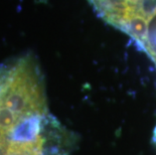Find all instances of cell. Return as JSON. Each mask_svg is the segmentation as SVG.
<instances>
[{
	"mask_svg": "<svg viewBox=\"0 0 156 155\" xmlns=\"http://www.w3.org/2000/svg\"><path fill=\"white\" fill-rule=\"evenodd\" d=\"M136 1H138V2H143V1H145V0H136Z\"/></svg>",
	"mask_w": 156,
	"mask_h": 155,
	"instance_id": "6da1fadb",
	"label": "cell"
}]
</instances>
